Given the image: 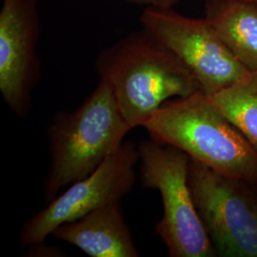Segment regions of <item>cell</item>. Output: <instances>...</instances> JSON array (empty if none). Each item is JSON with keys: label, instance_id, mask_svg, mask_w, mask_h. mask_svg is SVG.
Here are the masks:
<instances>
[{"label": "cell", "instance_id": "obj_1", "mask_svg": "<svg viewBox=\"0 0 257 257\" xmlns=\"http://www.w3.org/2000/svg\"><path fill=\"white\" fill-rule=\"evenodd\" d=\"M95 67L131 128L143 127L164 102L200 91L179 58L143 28L102 51Z\"/></svg>", "mask_w": 257, "mask_h": 257}, {"label": "cell", "instance_id": "obj_2", "mask_svg": "<svg viewBox=\"0 0 257 257\" xmlns=\"http://www.w3.org/2000/svg\"><path fill=\"white\" fill-rule=\"evenodd\" d=\"M131 130L102 79L75 110L56 112L47 132L51 158L44 181L46 203L116 153Z\"/></svg>", "mask_w": 257, "mask_h": 257}, {"label": "cell", "instance_id": "obj_3", "mask_svg": "<svg viewBox=\"0 0 257 257\" xmlns=\"http://www.w3.org/2000/svg\"><path fill=\"white\" fill-rule=\"evenodd\" d=\"M143 127L221 175L257 183L256 151L201 91L164 102Z\"/></svg>", "mask_w": 257, "mask_h": 257}, {"label": "cell", "instance_id": "obj_4", "mask_svg": "<svg viewBox=\"0 0 257 257\" xmlns=\"http://www.w3.org/2000/svg\"><path fill=\"white\" fill-rule=\"evenodd\" d=\"M138 152L142 186L161 195L163 214L155 230L169 256H217L193 201L190 156L154 138L143 140Z\"/></svg>", "mask_w": 257, "mask_h": 257}, {"label": "cell", "instance_id": "obj_5", "mask_svg": "<svg viewBox=\"0 0 257 257\" xmlns=\"http://www.w3.org/2000/svg\"><path fill=\"white\" fill-rule=\"evenodd\" d=\"M189 184L216 255L257 257V183L191 159Z\"/></svg>", "mask_w": 257, "mask_h": 257}, {"label": "cell", "instance_id": "obj_6", "mask_svg": "<svg viewBox=\"0 0 257 257\" xmlns=\"http://www.w3.org/2000/svg\"><path fill=\"white\" fill-rule=\"evenodd\" d=\"M140 22L179 58L206 95L229 87L249 73L206 18H188L173 8H145Z\"/></svg>", "mask_w": 257, "mask_h": 257}, {"label": "cell", "instance_id": "obj_7", "mask_svg": "<svg viewBox=\"0 0 257 257\" xmlns=\"http://www.w3.org/2000/svg\"><path fill=\"white\" fill-rule=\"evenodd\" d=\"M138 162V145L124 141L91 175L71 184L24 223L19 235L21 247L43 243L58 226L111 203L121 202L135 188Z\"/></svg>", "mask_w": 257, "mask_h": 257}, {"label": "cell", "instance_id": "obj_8", "mask_svg": "<svg viewBox=\"0 0 257 257\" xmlns=\"http://www.w3.org/2000/svg\"><path fill=\"white\" fill-rule=\"evenodd\" d=\"M38 0H3L0 11V92L19 117H26L40 76Z\"/></svg>", "mask_w": 257, "mask_h": 257}, {"label": "cell", "instance_id": "obj_9", "mask_svg": "<svg viewBox=\"0 0 257 257\" xmlns=\"http://www.w3.org/2000/svg\"><path fill=\"white\" fill-rule=\"evenodd\" d=\"M55 239L72 244L92 257H138L121 202H114L55 229Z\"/></svg>", "mask_w": 257, "mask_h": 257}, {"label": "cell", "instance_id": "obj_10", "mask_svg": "<svg viewBox=\"0 0 257 257\" xmlns=\"http://www.w3.org/2000/svg\"><path fill=\"white\" fill-rule=\"evenodd\" d=\"M206 19L248 72L257 71V4L224 0L205 6Z\"/></svg>", "mask_w": 257, "mask_h": 257}, {"label": "cell", "instance_id": "obj_11", "mask_svg": "<svg viewBox=\"0 0 257 257\" xmlns=\"http://www.w3.org/2000/svg\"><path fill=\"white\" fill-rule=\"evenodd\" d=\"M208 96L257 152V71Z\"/></svg>", "mask_w": 257, "mask_h": 257}, {"label": "cell", "instance_id": "obj_12", "mask_svg": "<svg viewBox=\"0 0 257 257\" xmlns=\"http://www.w3.org/2000/svg\"><path fill=\"white\" fill-rule=\"evenodd\" d=\"M128 4L143 6L145 8H173L180 0H125Z\"/></svg>", "mask_w": 257, "mask_h": 257}, {"label": "cell", "instance_id": "obj_13", "mask_svg": "<svg viewBox=\"0 0 257 257\" xmlns=\"http://www.w3.org/2000/svg\"><path fill=\"white\" fill-rule=\"evenodd\" d=\"M29 248H30L29 253H33V254H31L33 256H54L51 253H55L56 256L62 255V254H58V253H62L58 248L46 247L44 245V242L40 243V244H37V245L31 246Z\"/></svg>", "mask_w": 257, "mask_h": 257}, {"label": "cell", "instance_id": "obj_14", "mask_svg": "<svg viewBox=\"0 0 257 257\" xmlns=\"http://www.w3.org/2000/svg\"><path fill=\"white\" fill-rule=\"evenodd\" d=\"M220 1H224V0H205V6L211 5V4H214V3L220 2ZM244 1H248V2H251V3L257 4V0H244Z\"/></svg>", "mask_w": 257, "mask_h": 257}]
</instances>
